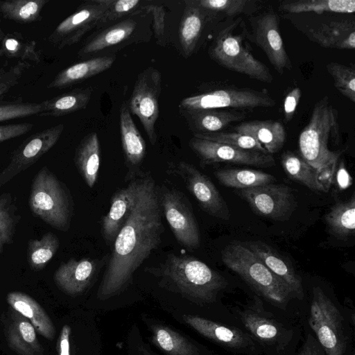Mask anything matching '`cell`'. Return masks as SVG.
Wrapping results in <instances>:
<instances>
[{
    "label": "cell",
    "mask_w": 355,
    "mask_h": 355,
    "mask_svg": "<svg viewBox=\"0 0 355 355\" xmlns=\"http://www.w3.org/2000/svg\"><path fill=\"white\" fill-rule=\"evenodd\" d=\"M28 205L32 212L61 231L70 227L73 211L71 194L48 168L43 166L33 180Z\"/></svg>",
    "instance_id": "6"
},
{
    "label": "cell",
    "mask_w": 355,
    "mask_h": 355,
    "mask_svg": "<svg viewBox=\"0 0 355 355\" xmlns=\"http://www.w3.org/2000/svg\"><path fill=\"white\" fill-rule=\"evenodd\" d=\"M71 327L64 324L61 330L58 340V355H70Z\"/></svg>",
    "instance_id": "52"
},
{
    "label": "cell",
    "mask_w": 355,
    "mask_h": 355,
    "mask_svg": "<svg viewBox=\"0 0 355 355\" xmlns=\"http://www.w3.org/2000/svg\"><path fill=\"white\" fill-rule=\"evenodd\" d=\"M261 301H254L239 311L240 319L252 338L266 349L282 352L290 342L293 333L265 311Z\"/></svg>",
    "instance_id": "14"
},
{
    "label": "cell",
    "mask_w": 355,
    "mask_h": 355,
    "mask_svg": "<svg viewBox=\"0 0 355 355\" xmlns=\"http://www.w3.org/2000/svg\"><path fill=\"white\" fill-rule=\"evenodd\" d=\"M281 164L284 171L291 179L297 181L309 189L326 192L329 186L322 178L331 176L334 168L318 170L315 168L301 157L291 151H286L281 156Z\"/></svg>",
    "instance_id": "26"
},
{
    "label": "cell",
    "mask_w": 355,
    "mask_h": 355,
    "mask_svg": "<svg viewBox=\"0 0 355 355\" xmlns=\"http://www.w3.org/2000/svg\"><path fill=\"white\" fill-rule=\"evenodd\" d=\"M60 245L58 236L52 233L44 234L40 239H31L27 248V261L33 270H41L56 254Z\"/></svg>",
    "instance_id": "40"
},
{
    "label": "cell",
    "mask_w": 355,
    "mask_h": 355,
    "mask_svg": "<svg viewBox=\"0 0 355 355\" xmlns=\"http://www.w3.org/2000/svg\"><path fill=\"white\" fill-rule=\"evenodd\" d=\"M7 302L17 312L26 318L37 333L48 340H52L55 333L54 325L45 310L28 295L13 291L7 295Z\"/></svg>",
    "instance_id": "28"
},
{
    "label": "cell",
    "mask_w": 355,
    "mask_h": 355,
    "mask_svg": "<svg viewBox=\"0 0 355 355\" xmlns=\"http://www.w3.org/2000/svg\"><path fill=\"white\" fill-rule=\"evenodd\" d=\"M0 57L16 58L31 64L40 61L36 42L26 38L21 33L11 32L4 35L0 46Z\"/></svg>",
    "instance_id": "38"
},
{
    "label": "cell",
    "mask_w": 355,
    "mask_h": 355,
    "mask_svg": "<svg viewBox=\"0 0 355 355\" xmlns=\"http://www.w3.org/2000/svg\"><path fill=\"white\" fill-rule=\"evenodd\" d=\"M106 10L97 28L107 23L114 21L123 17L137 13L139 10L140 0H104Z\"/></svg>",
    "instance_id": "45"
},
{
    "label": "cell",
    "mask_w": 355,
    "mask_h": 355,
    "mask_svg": "<svg viewBox=\"0 0 355 355\" xmlns=\"http://www.w3.org/2000/svg\"><path fill=\"white\" fill-rule=\"evenodd\" d=\"M337 181L338 186L343 189L349 187V185H350L352 182V179L350 176H349V174L346 171L345 168L344 167L343 164L340 165L339 168L337 176Z\"/></svg>",
    "instance_id": "53"
},
{
    "label": "cell",
    "mask_w": 355,
    "mask_h": 355,
    "mask_svg": "<svg viewBox=\"0 0 355 355\" xmlns=\"http://www.w3.org/2000/svg\"><path fill=\"white\" fill-rule=\"evenodd\" d=\"M13 311L6 331L8 345L19 355H42L35 329L26 318Z\"/></svg>",
    "instance_id": "29"
},
{
    "label": "cell",
    "mask_w": 355,
    "mask_h": 355,
    "mask_svg": "<svg viewBox=\"0 0 355 355\" xmlns=\"http://www.w3.org/2000/svg\"><path fill=\"white\" fill-rule=\"evenodd\" d=\"M63 130L64 125L60 123L37 132L24 140L13 152L10 162L0 173V187L47 153L57 143Z\"/></svg>",
    "instance_id": "18"
},
{
    "label": "cell",
    "mask_w": 355,
    "mask_h": 355,
    "mask_svg": "<svg viewBox=\"0 0 355 355\" xmlns=\"http://www.w3.org/2000/svg\"><path fill=\"white\" fill-rule=\"evenodd\" d=\"M152 341L167 355H200L198 349L188 339L165 326L152 327Z\"/></svg>",
    "instance_id": "37"
},
{
    "label": "cell",
    "mask_w": 355,
    "mask_h": 355,
    "mask_svg": "<svg viewBox=\"0 0 355 355\" xmlns=\"http://www.w3.org/2000/svg\"><path fill=\"white\" fill-rule=\"evenodd\" d=\"M92 89H76L42 101L40 116L58 117L85 109L88 105Z\"/></svg>",
    "instance_id": "33"
},
{
    "label": "cell",
    "mask_w": 355,
    "mask_h": 355,
    "mask_svg": "<svg viewBox=\"0 0 355 355\" xmlns=\"http://www.w3.org/2000/svg\"><path fill=\"white\" fill-rule=\"evenodd\" d=\"M184 182L187 189L207 214L221 220L230 218L229 207L218 189L205 174L196 166L181 161L173 168Z\"/></svg>",
    "instance_id": "15"
},
{
    "label": "cell",
    "mask_w": 355,
    "mask_h": 355,
    "mask_svg": "<svg viewBox=\"0 0 355 355\" xmlns=\"http://www.w3.org/2000/svg\"><path fill=\"white\" fill-rule=\"evenodd\" d=\"M144 270L156 277L162 287L200 305L214 302L227 286L220 273L188 255L168 254L162 262Z\"/></svg>",
    "instance_id": "2"
},
{
    "label": "cell",
    "mask_w": 355,
    "mask_h": 355,
    "mask_svg": "<svg viewBox=\"0 0 355 355\" xmlns=\"http://www.w3.org/2000/svg\"><path fill=\"white\" fill-rule=\"evenodd\" d=\"M33 123H20L0 125V143L26 134L32 130Z\"/></svg>",
    "instance_id": "50"
},
{
    "label": "cell",
    "mask_w": 355,
    "mask_h": 355,
    "mask_svg": "<svg viewBox=\"0 0 355 355\" xmlns=\"http://www.w3.org/2000/svg\"><path fill=\"white\" fill-rule=\"evenodd\" d=\"M249 31L242 17L225 23L209 49L210 58L221 67L251 78L270 83L269 69L252 53L246 42Z\"/></svg>",
    "instance_id": "4"
},
{
    "label": "cell",
    "mask_w": 355,
    "mask_h": 355,
    "mask_svg": "<svg viewBox=\"0 0 355 355\" xmlns=\"http://www.w3.org/2000/svg\"><path fill=\"white\" fill-rule=\"evenodd\" d=\"M101 265L98 259L71 258L62 263L55 270L54 282L66 294L79 295L91 284Z\"/></svg>",
    "instance_id": "20"
},
{
    "label": "cell",
    "mask_w": 355,
    "mask_h": 355,
    "mask_svg": "<svg viewBox=\"0 0 355 355\" xmlns=\"http://www.w3.org/2000/svg\"><path fill=\"white\" fill-rule=\"evenodd\" d=\"M302 96L301 89L292 87L285 95L283 102L284 121L289 123L293 118Z\"/></svg>",
    "instance_id": "49"
},
{
    "label": "cell",
    "mask_w": 355,
    "mask_h": 355,
    "mask_svg": "<svg viewBox=\"0 0 355 355\" xmlns=\"http://www.w3.org/2000/svg\"><path fill=\"white\" fill-rule=\"evenodd\" d=\"M18 221L17 209L9 193L0 196V253L6 244L12 243Z\"/></svg>",
    "instance_id": "43"
},
{
    "label": "cell",
    "mask_w": 355,
    "mask_h": 355,
    "mask_svg": "<svg viewBox=\"0 0 355 355\" xmlns=\"http://www.w3.org/2000/svg\"><path fill=\"white\" fill-rule=\"evenodd\" d=\"M31 65L28 62L17 61L12 65L5 63L0 67V96L18 84L24 72Z\"/></svg>",
    "instance_id": "47"
},
{
    "label": "cell",
    "mask_w": 355,
    "mask_h": 355,
    "mask_svg": "<svg viewBox=\"0 0 355 355\" xmlns=\"http://www.w3.org/2000/svg\"><path fill=\"white\" fill-rule=\"evenodd\" d=\"M200 7L223 15L225 17L252 16L261 7L257 0H194Z\"/></svg>",
    "instance_id": "41"
},
{
    "label": "cell",
    "mask_w": 355,
    "mask_h": 355,
    "mask_svg": "<svg viewBox=\"0 0 355 355\" xmlns=\"http://www.w3.org/2000/svg\"><path fill=\"white\" fill-rule=\"evenodd\" d=\"M223 264L258 293L284 309L291 297L289 287L275 276L243 242H232L221 252Z\"/></svg>",
    "instance_id": "5"
},
{
    "label": "cell",
    "mask_w": 355,
    "mask_h": 355,
    "mask_svg": "<svg viewBox=\"0 0 355 355\" xmlns=\"http://www.w3.org/2000/svg\"><path fill=\"white\" fill-rule=\"evenodd\" d=\"M159 191L153 178H141L130 213L120 229L108 257L97 297L106 300L123 291L135 272L159 248L164 227Z\"/></svg>",
    "instance_id": "1"
},
{
    "label": "cell",
    "mask_w": 355,
    "mask_h": 355,
    "mask_svg": "<svg viewBox=\"0 0 355 355\" xmlns=\"http://www.w3.org/2000/svg\"><path fill=\"white\" fill-rule=\"evenodd\" d=\"M185 323L204 337L227 349L250 352L256 349L255 342L249 334L239 329L225 326L198 315H184Z\"/></svg>",
    "instance_id": "19"
},
{
    "label": "cell",
    "mask_w": 355,
    "mask_h": 355,
    "mask_svg": "<svg viewBox=\"0 0 355 355\" xmlns=\"http://www.w3.org/2000/svg\"><path fill=\"white\" fill-rule=\"evenodd\" d=\"M309 324L326 355H345L347 339L344 318L337 306L319 286L313 288Z\"/></svg>",
    "instance_id": "9"
},
{
    "label": "cell",
    "mask_w": 355,
    "mask_h": 355,
    "mask_svg": "<svg viewBox=\"0 0 355 355\" xmlns=\"http://www.w3.org/2000/svg\"><path fill=\"white\" fill-rule=\"evenodd\" d=\"M0 21H1V19H0ZM4 35H5L4 33L0 28V40H1L3 38Z\"/></svg>",
    "instance_id": "55"
},
{
    "label": "cell",
    "mask_w": 355,
    "mask_h": 355,
    "mask_svg": "<svg viewBox=\"0 0 355 355\" xmlns=\"http://www.w3.org/2000/svg\"><path fill=\"white\" fill-rule=\"evenodd\" d=\"M334 80L336 89L352 103L355 102V69L354 65H345L330 62L326 66Z\"/></svg>",
    "instance_id": "42"
},
{
    "label": "cell",
    "mask_w": 355,
    "mask_h": 355,
    "mask_svg": "<svg viewBox=\"0 0 355 355\" xmlns=\"http://www.w3.org/2000/svg\"><path fill=\"white\" fill-rule=\"evenodd\" d=\"M161 209L176 241L189 250L200 247V234L192 207L174 188L163 187L159 193Z\"/></svg>",
    "instance_id": "10"
},
{
    "label": "cell",
    "mask_w": 355,
    "mask_h": 355,
    "mask_svg": "<svg viewBox=\"0 0 355 355\" xmlns=\"http://www.w3.org/2000/svg\"><path fill=\"white\" fill-rule=\"evenodd\" d=\"M193 134H212L221 132L230 124L239 122L246 116L244 111L212 109L180 110Z\"/></svg>",
    "instance_id": "24"
},
{
    "label": "cell",
    "mask_w": 355,
    "mask_h": 355,
    "mask_svg": "<svg viewBox=\"0 0 355 355\" xmlns=\"http://www.w3.org/2000/svg\"><path fill=\"white\" fill-rule=\"evenodd\" d=\"M243 243L275 276L289 287L294 297H303L302 279L286 258L263 242L248 241Z\"/></svg>",
    "instance_id": "23"
},
{
    "label": "cell",
    "mask_w": 355,
    "mask_h": 355,
    "mask_svg": "<svg viewBox=\"0 0 355 355\" xmlns=\"http://www.w3.org/2000/svg\"><path fill=\"white\" fill-rule=\"evenodd\" d=\"M330 232L339 239L354 235L355 230V197L334 205L324 216Z\"/></svg>",
    "instance_id": "35"
},
{
    "label": "cell",
    "mask_w": 355,
    "mask_h": 355,
    "mask_svg": "<svg viewBox=\"0 0 355 355\" xmlns=\"http://www.w3.org/2000/svg\"><path fill=\"white\" fill-rule=\"evenodd\" d=\"M119 111L120 135L125 164L129 170L135 169L144 159L146 143L132 120L126 103H122Z\"/></svg>",
    "instance_id": "25"
},
{
    "label": "cell",
    "mask_w": 355,
    "mask_h": 355,
    "mask_svg": "<svg viewBox=\"0 0 355 355\" xmlns=\"http://www.w3.org/2000/svg\"><path fill=\"white\" fill-rule=\"evenodd\" d=\"M138 353L139 355H154L151 352H150L148 350H147L146 348L144 347H138Z\"/></svg>",
    "instance_id": "54"
},
{
    "label": "cell",
    "mask_w": 355,
    "mask_h": 355,
    "mask_svg": "<svg viewBox=\"0 0 355 355\" xmlns=\"http://www.w3.org/2000/svg\"><path fill=\"white\" fill-rule=\"evenodd\" d=\"M161 74L148 67L137 77L128 105L130 112L140 120L152 145L157 140L155 125L159 117V98L162 87Z\"/></svg>",
    "instance_id": "12"
},
{
    "label": "cell",
    "mask_w": 355,
    "mask_h": 355,
    "mask_svg": "<svg viewBox=\"0 0 355 355\" xmlns=\"http://www.w3.org/2000/svg\"><path fill=\"white\" fill-rule=\"evenodd\" d=\"M278 9L285 14L324 13L350 15L355 11L354 0H286Z\"/></svg>",
    "instance_id": "32"
},
{
    "label": "cell",
    "mask_w": 355,
    "mask_h": 355,
    "mask_svg": "<svg viewBox=\"0 0 355 355\" xmlns=\"http://www.w3.org/2000/svg\"><path fill=\"white\" fill-rule=\"evenodd\" d=\"M136 22L126 19L103 30L89 40L79 51V56L96 53L119 44L128 38L135 29Z\"/></svg>",
    "instance_id": "36"
},
{
    "label": "cell",
    "mask_w": 355,
    "mask_h": 355,
    "mask_svg": "<svg viewBox=\"0 0 355 355\" xmlns=\"http://www.w3.org/2000/svg\"><path fill=\"white\" fill-rule=\"evenodd\" d=\"M75 164L87 186L92 189L98 179L101 161V150L96 133L87 135L78 146Z\"/></svg>",
    "instance_id": "31"
},
{
    "label": "cell",
    "mask_w": 355,
    "mask_h": 355,
    "mask_svg": "<svg viewBox=\"0 0 355 355\" xmlns=\"http://www.w3.org/2000/svg\"><path fill=\"white\" fill-rule=\"evenodd\" d=\"M187 3L178 35L184 55L189 57L194 52L207 24L218 22L225 17L200 7L194 0L188 1Z\"/></svg>",
    "instance_id": "22"
},
{
    "label": "cell",
    "mask_w": 355,
    "mask_h": 355,
    "mask_svg": "<svg viewBox=\"0 0 355 355\" xmlns=\"http://www.w3.org/2000/svg\"><path fill=\"white\" fill-rule=\"evenodd\" d=\"M214 176L223 186L239 190L272 183L275 178L252 168H221L214 171Z\"/></svg>",
    "instance_id": "34"
},
{
    "label": "cell",
    "mask_w": 355,
    "mask_h": 355,
    "mask_svg": "<svg viewBox=\"0 0 355 355\" xmlns=\"http://www.w3.org/2000/svg\"><path fill=\"white\" fill-rule=\"evenodd\" d=\"M276 102L266 90L239 87L220 84L218 87L184 98L180 110L193 111L212 109L252 110L259 107H271Z\"/></svg>",
    "instance_id": "8"
},
{
    "label": "cell",
    "mask_w": 355,
    "mask_h": 355,
    "mask_svg": "<svg viewBox=\"0 0 355 355\" xmlns=\"http://www.w3.org/2000/svg\"><path fill=\"white\" fill-rule=\"evenodd\" d=\"M234 130L252 137L270 155L279 151L286 141L284 127L278 121L252 120L244 121L234 126Z\"/></svg>",
    "instance_id": "27"
},
{
    "label": "cell",
    "mask_w": 355,
    "mask_h": 355,
    "mask_svg": "<svg viewBox=\"0 0 355 355\" xmlns=\"http://www.w3.org/2000/svg\"><path fill=\"white\" fill-rule=\"evenodd\" d=\"M189 146L199 157L202 165L223 162L257 167L275 165V159L270 154L243 150L223 143L193 137L189 140Z\"/></svg>",
    "instance_id": "16"
},
{
    "label": "cell",
    "mask_w": 355,
    "mask_h": 355,
    "mask_svg": "<svg viewBox=\"0 0 355 355\" xmlns=\"http://www.w3.org/2000/svg\"><path fill=\"white\" fill-rule=\"evenodd\" d=\"M195 137L223 143L247 150L268 153L254 138L236 132H219L212 134H193Z\"/></svg>",
    "instance_id": "44"
},
{
    "label": "cell",
    "mask_w": 355,
    "mask_h": 355,
    "mask_svg": "<svg viewBox=\"0 0 355 355\" xmlns=\"http://www.w3.org/2000/svg\"><path fill=\"white\" fill-rule=\"evenodd\" d=\"M341 141L338 112L324 96L315 103L308 124L299 135L300 157L318 170L334 168L341 153L333 151L330 146H339Z\"/></svg>",
    "instance_id": "3"
},
{
    "label": "cell",
    "mask_w": 355,
    "mask_h": 355,
    "mask_svg": "<svg viewBox=\"0 0 355 355\" xmlns=\"http://www.w3.org/2000/svg\"><path fill=\"white\" fill-rule=\"evenodd\" d=\"M114 60L113 56H101L74 64L60 71L47 88L61 89L77 84L110 69Z\"/></svg>",
    "instance_id": "30"
},
{
    "label": "cell",
    "mask_w": 355,
    "mask_h": 355,
    "mask_svg": "<svg viewBox=\"0 0 355 355\" xmlns=\"http://www.w3.org/2000/svg\"><path fill=\"white\" fill-rule=\"evenodd\" d=\"M349 15L285 14L284 17L309 40L329 49L354 50L355 21Z\"/></svg>",
    "instance_id": "7"
},
{
    "label": "cell",
    "mask_w": 355,
    "mask_h": 355,
    "mask_svg": "<svg viewBox=\"0 0 355 355\" xmlns=\"http://www.w3.org/2000/svg\"><path fill=\"white\" fill-rule=\"evenodd\" d=\"M106 8L104 0L84 2L56 26L49 41L58 49L76 44L87 32L97 28Z\"/></svg>",
    "instance_id": "17"
},
{
    "label": "cell",
    "mask_w": 355,
    "mask_h": 355,
    "mask_svg": "<svg viewBox=\"0 0 355 355\" xmlns=\"http://www.w3.org/2000/svg\"><path fill=\"white\" fill-rule=\"evenodd\" d=\"M296 355H326V354L318 341L312 335L308 334Z\"/></svg>",
    "instance_id": "51"
},
{
    "label": "cell",
    "mask_w": 355,
    "mask_h": 355,
    "mask_svg": "<svg viewBox=\"0 0 355 355\" xmlns=\"http://www.w3.org/2000/svg\"><path fill=\"white\" fill-rule=\"evenodd\" d=\"M49 0H8L0 1V13L7 19L28 24L42 19V8Z\"/></svg>",
    "instance_id": "39"
},
{
    "label": "cell",
    "mask_w": 355,
    "mask_h": 355,
    "mask_svg": "<svg viewBox=\"0 0 355 355\" xmlns=\"http://www.w3.org/2000/svg\"><path fill=\"white\" fill-rule=\"evenodd\" d=\"M250 40L253 41L267 56L274 69L280 74L292 69L279 31L277 14L268 9L249 17Z\"/></svg>",
    "instance_id": "11"
},
{
    "label": "cell",
    "mask_w": 355,
    "mask_h": 355,
    "mask_svg": "<svg viewBox=\"0 0 355 355\" xmlns=\"http://www.w3.org/2000/svg\"><path fill=\"white\" fill-rule=\"evenodd\" d=\"M141 180V178H135L113 194L109 211L102 217L101 222V234L107 245L113 243L128 218L137 198Z\"/></svg>",
    "instance_id": "21"
},
{
    "label": "cell",
    "mask_w": 355,
    "mask_h": 355,
    "mask_svg": "<svg viewBox=\"0 0 355 355\" xmlns=\"http://www.w3.org/2000/svg\"><path fill=\"white\" fill-rule=\"evenodd\" d=\"M144 10L150 12L153 17V30L157 42L162 45L164 42L165 29V10L160 6H146Z\"/></svg>",
    "instance_id": "48"
},
{
    "label": "cell",
    "mask_w": 355,
    "mask_h": 355,
    "mask_svg": "<svg viewBox=\"0 0 355 355\" xmlns=\"http://www.w3.org/2000/svg\"><path fill=\"white\" fill-rule=\"evenodd\" d=\"M239 194L254 213L275 220L288 219L297 206L292 189L284 184L270 183L241 189Z\"/></svg>",
    "instance_id": "13"
},
{
    "label": "cell",
    "mask_w": 355,
    "mask_h": 355,
    "mask_svg": "<svg viewBox=\"0 0 355 355\" xmlns=\"http://www.w3.org/2000/svg\"><path fill=\"white\" fill-rule=\"evenodd\" d=\"M42 109L41 103H0V122L39 114Z\"/></svg>",
    "instance_id": "46"
}]
</instances>
